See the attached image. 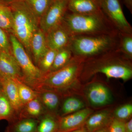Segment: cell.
<instances>
[{
	"instance_id": "30bf717a",
	"label": "cell",
	"mask_w": 132,
	"mask_h": 132,
	"mask_svg": "<svg viewBox=\"0 0 132 132\" xmlns=\"http://www.w3.org/2000/svg\"><path fill=\"white\" fill-rule=\"evenodd\" d=\"M45 35L48 48L56 51L69 46L72 38L62 23L48 31Z\"/></svg>"
},
{
	"instance_id": "8fae6325",
	"label": "cell",
	"mask_w": 132,
	"mask_h": 132,
	"mask_svg": "<svg viewBox=\"0 0 132 132\" xmlns=\"http://www.w3.org/2000/svg\"><path fill=\"white\" fill-rule=\"evenodd\" d=\"M0 76L22 81V73L12 52H0Z\"/></svg>"
},
{
	"instance_id": "484cf974",
	"label": "cell",
	"mask_w": 132,
	"mask_h": 132,
	"mask_svg": "<svg viewBox=\"0 0 132 132\" xmlns=\"http://www.w3.org/2000/svg\"><path fill=\"white\" fill-rule=\"evenodd\" d=\"M15 80L20 100L23 105L37 97V93L32 88L17 79H15Z\"/></svg>"
},
{
	"instance_id": "44dd1931",
	"label": "cell",
	"mask_w": 132,
	"mask_h": 132,
	"mask_svg": "<svg viewBox=\"0 0 132 132\" xmlns=\"http://www.w3.org/2000/svg\"><path fill=\"white\" fill-rule=\"evenodd\" d=\"M19 119V116L3 91L0 93V120H5L10 123Z\"/></svg>"
},
{
	"instance_id": "8992f818",
	"label": "cell",
	"mask_w": 132,
	"mask_h": 132,
	"mask_svg": "<svg viewBox=\"0 0 132 132\" xmlns=\"http://www.w3.org/2000/svg\"><path fill=\"white\" fill-rule=\"evenodd\" d=\"M9 38L12 54L22 73V82L35 91L44 74L35 64L24 46L14 35L10 34Z\"/></svg>"
},
{
	"instance_id": "4dcf8cb0",
	"label": "cell",
	"mask_w": 132,
	"mask_h": 132,
	"mask_svg": "<svg viewBox=\"0 0 132 132\" xmlns=\"http://www.w3.org/2000/svg\"><path fill=\"white\" fill-rule=\"evenodd\" d=\"M125 121L114 118L108 126L109 132H126Z\"/></svg>"
},
{
	"instance_id": "e0dca14e",
	"label": "cell",
	"mask_w": 132,
	"mask_h": 132,
	"mask_svg": "<svg viewBox=\"0 0 132 132\" xmlns=\"http://www.w3.org/2000/svg\"><path fill=\"white\" fill-rule=\"evenodd\" d=\"M113 119L110 112L101 111L89 116L83 127L88 132H93L103 128L108 127Z\"/></svg>"
},
{
	"instance_id": "8d00e7d4",
	"label": "cell",
	"mask_w": 132,
	"mask_h": 132,
	"mask_svg": "<svg viewBox=\"0 0 132 132\" xmlns=\"http://www.w3.org/2000/svg\"><path fill=\"white\" fill-rule=\"evenodd\" d=\"M3 91L2 84L1 81V79H0V93Z\"/></svg>"
},
{
	"instance_id": "277c9868",
	"label": "cell",
	"mask_w": 132,
	"mask_h": 132,
	"mask_svg": "<svg viewBox=\"0 0 132 132\" xmlns=\"http://www.w3.org/2000/svg\"><path fill=\"white\" fill-rule=\"evenodd\" d=\"M119 33L115 35L72 36L69 46L73 55L86 59L118 48Z\"/></svg>"
},
{
	"instance_id": "3957f363",
	"label": "cell",
	"mask_w": 132,
	"mask_h": 132,
	"mask_svg": "<svg viewBox=\"0 0 132 132\" xmlns=\"http://www.w3.org/2000/svg\"><path fill=\"white\" fill-rule=\"evenodd\" d=\"M86 59L73 55L69 62L63 67L43 75L35 92L39 89H46L62 94L76 82L81 75Z\"/></svg>"
},
{
	"instance_id": "52a82bcc",
	"label": "cell",
	"mask_w": 132,
	"mask_h": 132,
	"mask_svg": "<svg viewBox=\"0 0 132 132\" xmlns=\"http://www.w3.org/2000/svg\"><path fill=\"white\" fill-rule=\"evenodd\" d=\"M102 12L120 34H132L119 0H98Z\"/></svg>"
},
{
	"instance_id": "4fadbf2b",
	"label": "cell",
	"mask_w": 132,
	"mask_h": 132,
	"mask_svg": "<svg viewBox=\"0 0 132 132\" xmlns=\"http://www.w3.org/2000/svg\"><path fill=\"white\" fill-rule=\"evenodd\" d=\"M68 10L78 14H95L103 13L98 0H68Z\"/></svg>"
},
{
	"instance_id": "7c38bea8",
	"label": "cell",
	"mask_w": 132,
	"mask_h": 132,
	"mask_svg": "<svg viewBox=\"0 0 132 132\" xmlns=\"http://www.w3.org/2000/svg\"><path fill=\"white\" fill-rule=\"evenodd\" d=\"M87 95L90 104L94 106L105 105L112 100L110 91L101 83H95L90 85L87 90Z\"/></svg>"
},
{
	"instance_id": "f546056e",
	"label": "cell",
	"mask_w": 132,
	"mask_h": 132,
	"mask_svg": "<svg viewBox=\"0 0 132 132\" xmlns=\"http://www.w3.org/2000/svg\"><path fill=\"white\" fill-rule=\"evenodd\" d=\"M12 52L9 37L6 32L0 28V52Z\"/></svg>"
},
{
	"instance_id": "d6a6232c",
	"label": "cell",
	"mask_w": 132,
	"mask_h": 132,
	"mask_svg": "<svg viewBox=\"0 0 132 132\" xmlns=\"http://www.w3.org/2000/svg\"><path fill=\"white\" fill-rule=\"evenodd\" d=\"M22 1H24V0H0V3L4 5L9 6L12 3Z\"/></svg>"
},
{
	"instance_id": "e575fe53",
	"label": "cell",
	"mask_w": 132,
	"mask_h": 132,
	"mask_svg": "<svg viewBox=\"0 0 132 132\" xmlns=\"http://www.w3.org/2000/svg\"><path fill=\"white\" fill-rule=\"evenodd\" d=\"M93 132H109L108 127L101 128Z\"/></svg>"
},
{
	"instance_id": "d6986e66",
	"label": "cell",
	"mask_w": 132,
	"mask_h": 132,
	"mask_svg": "<svg viewBox=\"0 0 132 132\" xmlns=\"http://www.w3.org/2000/svg\"><path fill=\"white\" fill-rule=\"evenodd\" d=\"M38 120L20 118L9 123L5 132H36Z\"/></svg>"
},
{
	"instance_id": "83f0119b",
	"label": "cell",
	"mask_w": 132,
	"mask_h": 132,
	"mask_svg": "<svg viewBox=\"0 0 132 132\" xmlns=\"http://www.w3.org/2000/svg\"><path fill=\"white\" fill-rule=\"evenodd\" d=\"M57 51L48 48L40 60L37 66L43 74L49 72Z\"/></svg>"
},
{
	"instance_id": "f1b7e54d",
	"label": "cell",
	"mask_w": 132,
	"mask_h": 132,
	"mask_svg": "<svg viewBox=\"0 0 132 132\" xmlns=\"http://www.w3.org/2000/svg\"><path fill=\"white\" fill-rule=\"evenodd\" d=\"M132 114V105L131 104H124L118 107L114 112V118L123 121L130 119Z\"/></svg>"
},
{
	"instance_id": "836d02e7",
	"label": "cell",
	"mask_w": 132,
	"mask_h": 132,
	"mask_svg": "<svg viewBox=\"0 0 132 132\" xmlns=\"http://www.w3.org/2000/svg\"><path fill=\"white\" fill-rule=\"evenodd\" d=\"M125 4L128 9L131 12H132V0H125Z\"/></svg>"
},
{
	"instance_id": "5bb4252c",
	"label": "cell",
	"mask_w": 132,
	"mask_h": 132,
	"mask_svg": "<svg viewBox=\"0 0 132 132\" xmlns=\"http://www.w3.org/2000/svg\"><path fill=\"white\" fill-rule=\"evenodd\" d=\"M0 79L2 84L3 91L9 100L19 118V114L24 105L20 100L17 85L15 79L1 76Z\"/></svg>"
},
{
	"instance_id": "2e32d148",
	"label": "cell",
	"mask_w": 132,
	"mask_h": 132,
	"mask_svg": "<svg viewBox=\"0 0 132 132\" xmlns=\"http://www.w3.org/2000/svg\"><path fill=\"white\" fill-rule=\"evenodd\" d=\"M30 47L33 61H34V63L37 66L40 60L48 49L45 34L40 28H38L32 36Z\"/></svg>"
},
{
	"instance_id": "6da1fadb",
	"label": "cell",
	"mask_w": 132,
	"mask_h": 132,
	"mask_svg": "<svg viewBox=\"0 0 132 132\" xmlns=\"http://www.w3.org/2000/svg\"><path fill=\"white\" fill-rule=\"evenodd\" d=\"M103 74L107 79H120L126 81L132 77L131 60L118 49L110 50L85 60L81 75L89 77Z\"/></svg>"
},
{
	"instance_id": "9c48e42d",
	"label": "cell",
	"mask_w": 132,
	"mask_h": 132,
	"mask_svg": "<svg viewBox=\"0 0 132 132\" xmlns=\"http://www.w3.org/2000/svg\"><path fill=\"white\" fill-rule=\"evenodd\" d=\"M90 108L81 110L59 117L58 132H69L83 127L88 118L92 113Z\"/></svg>"
},
{
	"instance_id": "d590c367",
	"label": "cell",
	"mask_w": 132,
	"mask_h": 132,
	"mask_svg": "<svg viewBox=\"0 0 132 132\" xmlns=\"http://www.w3.org/2000/svg\"><path fill=\"white\" fill-rule=\"evenodd\" d=\"M88 132L87 130L85 129V128L84 127L81 128H79V129H77L73 130V131H71V132Z\"/></svg>"
},
{
	"instance_id": "5b68a950",
	"label": "cell",
	"mask_w": 132,
	"mask_h": 132,
	"mask_svg": "<svg viewBox=\"0 0 132 132\" xmlns=\"http://www.w3.org/2000/svg\"><path fill=\"white\" fill-rule=\"evenodd\" d=\"M13 17L12 33L24 46L29 54L31 38L39 28V20L26 5L24 1L9 5Z\"/></svg>"
},
{
	"instance_id": "9a60e30c",
	"label": "cell",
	"mask_w": 132,
	"mask_h": 132,
	"mask_svg": "<svg viewBox=\"0 0 132 132\" xmlns=\"http://www.w3.org/2000/svg\"><path fill=\"white\" fill-rule=\"evenodd\" d=\"M46 113L56 114L60 106L61 94L53 90L40 89L36 91Z\"/></svg>"
},
{
	"instance_id": "7402d4cb",
	"label": "cell",
	"mask_w": 132,
	"mask_h": 132,
	"mask_svg": "<svg viewBox=\"0 0 132 132\" xmlns=\"http://www.w3.org/2000/svg\"><path fill=\"white\" fill-rule=\"evenodd\" d=\"M73 56L69 45L57 51L50 72L57 71L64 67L69 62Z\"/></svg>"
},
{
	"instance_id": "603a6c76",
	"label": "cell",
	"mask_w": 132,
	"mask_h": 132,
	"mask_svg": "<svg viewBox=\"0 0 132 132\" xmlns=\"http://www.w3.org/2000/svg\"><path fill=\"white\" fill-rule=\"evenodd\" d=\"M53 0H24V2L39 21Z\"/></svg>"
},
{
	"instance_id": "1f68e13d",
	"label": "cell",
	"mask_w": 132,
	"mask_h": 132,
	"mask_svg": "<svg viewBox=\"0 0 132 132\" xmlns=\"http://www.w3.org/2000/svg\"><path fill=\"white\" fill-rule=\"evenodd\" d=\"M125 127L126 132H132V119H130L128 121L125 122Z\"/></svg>"
},
{
	"instance_id": "cb8c5ba5",
	"label": "cell",
	"mask_w": 132,
	"mask_h": 132,
	"mask_svg": "<svg viewBox=\"0 0 132 132\" xmlns=\"http://www.w3.org/2000/svg\"><path fill=\"white\" fill-rule=\"evenodd\" d=\"M84 107V102L79 99L75 97H68L64 101L62 105L61 117L80 111Z\"/></svg>"
},
{
	"instance_id": "ffe728a7",
	"label": "cell",
	"mask_w": 132,
	"mask_h": 132,
	"mask_svg": "<svg viewBox=\"0 0 132 132\" xmlns=\"http://www.w3.org/2000/svg\"><path fill=\"white\" fill-rule=\"evenodd\" d=\"M59 117L54 114L45 113L38 120L36 132H58Z\"/></svg>"
},
{
	"instance_id": "4316f807",
	"label": "cell",
	"mask_w": 132,
	"mask_h": 132,
	"mask_svg": "<svg viewBox=\"0 0 132 132\" xmlns=\"http://www.w3.org/2000/svg\"><path fill=\"white\" fill-rule=\"evenodd\" d=\"M118 49L128 59L132 58V34H120Z\"/></svg>"
},
{
	"instance_id": "ba28073f",
	"label": "cell",
	"mask_w": 132,
	"mask_h": 132,
	"mask_svg": "<svg viewBox=\"0 0 132 132\" xmlns=\"http://www.w3.org/2000/svg\"><path fill=\"white\" fill-rule=\"evenodd\" d=\"M68 0H53L39 20V28L45 34L61 24L68 10Z\"/></svg>"
},
{
	"instance_id": "7a4b0ae2",
	"label": "cell",
	"mask_w": 132,
	"mask_h": 132,
	"mask_svg": "<svg viewBox=\"0 0 132 132\" xmlns=\"http://www.w3.org/2000/svg\"><path fill=\"white\" fill-rule=\"evenodd\" d=\"M62 24L71 36L115 35L119 34L104 13L95 14L67 13Z\"/></svg>"
},
{
	"instance_id": "d4e9b609",
	"label": "cell",
	"mask_w": 132,
	"mask_h": 132,
	"mask_svg": "<svg viewBox=\"0 0 132 132\" xmlns=\"http://www.w3.org/2000/svg\"><path fill=\"white\" fill-rule=\"evenodd\" d=\"M13 17L9 6L0 3V28L12 33Z\"/></svg>"
},
{
	"instance_id": "ac0fdd59",
	"label": "cell",
	"mask_w": 132,
	"mask_h": 132,
	"mask_svg": "<svg viewBox=\"0 0 132 132\" xmlns=\"http://www.w3.org/2000/svg\"><path fill=\"white\" fill-rule=\"evenodd\" d=\"M45 113L42 104L37 97L24 105L19 119L27 118L39 120Z\"/></svg>"
}]
</instances>
